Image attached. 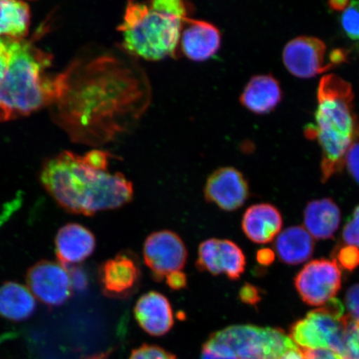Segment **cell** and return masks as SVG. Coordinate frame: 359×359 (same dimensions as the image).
<instances>
[{"mask_svg": "<svg viewBox=\"0 0 359 359\" xmlns=\"http://www.w3.org/2000/svg\"><path fill=\"white\" fill-rule=\"evenodd\" d=\"M257 259L259 264L268 266L273 260V253L271 250L262 249L258 251Z\"/></svg>", "mask_w": 359, "mask_h": 359, "instance_id": "36", "label": "cell"}, {"mask_svg": "<svg viewBox=\"0 0 359 359\" xmlns=\"http://www.w3.org/2000/svg\"><path fill=\"white\" fill-rule=\"evenodd\" d=\"M345 164L354 180L359 184V142L355 143L348 151Z\"/></svg>", "mask_w": 359, "mask_h": 359, "instance_id": "31", "label": "cell"}, {"mask_svg": "<svg viewBox=\"0 0 359 359\" xmlns=\"http://www.w3.org/2000/svg\"><path fill=\"white\" fill-rule=\"evenodd\" d=\"M338 357L339 359H359V323L350 317L342 351Z\"/></svg>", "mask_w": 359, "mask_h": 359, "instance_id": "23", "label": "cell"}, {"mask_svg": "<svg viewBox=\"0 0 359 359\" xmlns=\"http://www.w3.org/2000/svg\"><path fill=\"white\" fill-rule=\"evenodd\" d=\"M341 277L334 260L317 259L304 266L294 284L305 303L322 306L334 299L341 287Z\"/></svg>", "mask_w": 359, "mask_h": 359, "instance_id": "8", "label": "cell"}, {"mask_svg": "<svg viewBox=\"0 0 359 359\" xmlns=\"http://www.w3.org/2000/svg\"><path fill=\"white\" fill-rule=\"evenodd\" d=\"M282 96L279 81L271 74L257 75L247 83L240 101L251 112L262 115L275 110L280 104Z\"/></svg>", "mask_w": 359, "mask_h": 359, "instance_id": "17", "label": "cell"}, {"mask_svg": "<svg viewBox=\"0 0 359 359\" xmlns=\"http://www.w3.org/2000/svg\"><path fill=\"white\" fill-rule=\"evenodd\" d=\"M246 259L243 251L230 240L209 239L200 245L196 267L212 276L224 275L229 280H239L243 275Z\"/></svg>", "mask_w": 359, "mask_h": 359, "instance_id": "11", "label": "cell"}, {"mask_svg": "<svg viewBox=\"0 0 359 359\" xmlns=\"http://www.w3.org/2000/svg\"><path fill=\"white\" fill-rule=\"evenodd\" d=\"M201 359H237L231 350L209 339L201 348Z\"/></svg>", "mask_w": 359, "mask_h": 359, "instance_id": "26", "label": "cell"}, {"mask_svg": "<svg viewBox=\"0 0 359 359\" xmlns=\"http://www.w3.org/2000/svg\"><path fill=\"white\" fill-rule=\"evenodd\" d=\"M26 280L31 293L48 306L65 304L73 290L67 268L49 260H42L31 267Z\"/></svg>", "mask_w": 359, "mask_h": 359, "instance_id": "10", "label": "cell"}, {"mask_svg": "<svg viewBox=\"0 0 359 359\" xmlns=\"http://www.w3.org/2000/svg\"><path fill=\"white\" fill-rule=\"evenodd\" d=\"M313 245V237L306 229L292 226L277 236L275 247L283 262L294 266L311 258Z\"/></svg>", "mask_w": 359, "mask_h": 359, "instance_id": "20", "label": "cell"}, {"mask_svg": "<svg viewBox=\"0 0 359 359\" xmlns=\"http://www.w3.org/2000/svg\"><path fill=\"white\" fill-rule=\"evenodd\" d=\"M35 298L29 289L15 282L0 287V314L12 321H22L34 313Z\"/></svg>", "mask_w": 359, "mask_h": 359, "instance_id": "21", "label": "cell"}, {"mask_svg": "<svg viewBox=\"0 0 359 359\" xmlns=\"http://www.w3.org/2000/svg\"><path fill=\"white\" fill-rule=\"evenodd\" d=\"M316 124L305 136L317 140L322 150L321 181L342 172L350 148L359 139V119L352 85L336 74L324 76L318 84Z\"/></svg>", "mask_w": 359, "mask_h": 359, "instance_id": "3", "label": "cell"}, {"mask_svg": "<svg viewBox=\"0 0 359 359\" xmlns=\"http://www.w3.org/2000/svg\"><path fill=\"white\" fill-rule=\"evenodd\" d=\"M279 359H305L302 348H296L285 352Z\"/></svg>", "mask_w": 359, "mask_h": 359, "instance_id": "37", "label": "cell"}, {"mask_svg": "<svg viewBox=\"0 0 359 359\" xmlns=\"http://www.w3.org/2000/svg\"><path fill=\"white\" fill-rule=\"evenodd\" d=\"M31 11L29 4L16 0H0V39H25L29 34Z\"/></svg>", "mask_w": 359, "mask_h": 359, "instance_id": "22", "label": "cell"}, {"mask_svg": "<svg viewBox=\"0 0 359 359\" xmlns=\"http://www.w3.org/2000/svg\"><path fill=\"white\" fill-rule=\"evenodd\" d=\"M327 47L316 37L300 36L292 39L283 50V62L292 75L299 79H311L334 69L325 64Z\"/></svg>", "mask_w": 359, "mask_h": 359, "instance_id": "12", "label": "cell"}, {"mask_svg": "<svg viewBox=\"0 0 359 359\" xmlns=\"http://www.w3.org/2000/svg\"><path fill=\"white\" fill-rule=\"evenodd\" d=\"M345 299L349 317L359 323V284L352 286L348 290Z\"/></svg>", "mask_w": 359, "mask_h": 359, "instance_id": "30", "label": "cell"}, {"mask_svg": "<svg viewBox=\"0 0 359 359\" xmlns=\"http://www.w3.org/2000/svg\"><path fill=\"white\" fill-rule=\"evenodd\" d=\"M340 219L338 205L330 199L313 201L305 209V228L314 239H331L339 229Z\"/></svg>", "mask_w": 359, "mask_h": 359, "instance_id": "19", "label": "cell"}, {"mask_svg": "<svg viewBox=\"0 0 359 359\" xmlns=\"http://www.w3.org/2000/svg\"><path fill=\"white\" fill-rule=\"evenodd\" d=\"M134 316L142 329L151 336L167 334L174 325L172 305L156 291L141 296L135 305Z\"/></svg>", "mask_w": 359, "mask_h": 359, "instance_id": "15", "label": "cell"}, {"mask_svg": "<svg viewBox=\"0 0 359 359\" xmlns=\"http://www.w3.org/2000/svg\"><path fill=\"white\" fill-rule=\"evenodd\" d=\"M349 1H343V0H339V1H330L327 3V6L334 11H344L349 6Z\"/></svg>", "mask_w": 359, "mask_h": 359, "instance_id": "38", "label": "cell"}, {"mask_svg": "<svg viewBox=\"0 0 359 359\" xmlns=\"http://www.w3.org/2000/svg\"><path fill=\"white\" fill-rule=\"evenodd\" d=\"M305 359H339L338 355L329 349L302 348Z\"/></svg>", "mask_w": 359, "mask_h": 359, "instance_id": "34", "label": "cell"}, {"mask_svg": "<svg viewBox=\"0 0 359 359\" xmlns=\"http://www.w3.org/2000/svg\"><path fill=\"white\" fill-rule=\"evenodd\" d=\"M107 353L103 354H97V355H94L92 357H88L85 359H106Z\"/></svg>", "mask_w": 359, "mask_h": 359, "instance_id": "39", "label": "cell"}, {"mask_svg": "<svg viewBox=\"0 0 359 359\" xmlns=\"http://www.w3.org/2000/svg\"><path fill=\"white\" fill-rule=\"evenodd\" d=\"M69 273L72 287L77 290H83L87 286V277L84 272L80 271V269H74Z\"/></svg>", "mask_w": 359, "mask_h": 359, "instance_id": "35", "label": "cell"}, {"mask_svg": "<svg viewBox=\"0 0 359 359\" xmlns=\"http://www.w3.org/2000/svg\"><path fill=\"white\" fill-rule=\"evenodd\" d=\"M343 240L347 246L359 250V205L354 210L351 218L344 228Z\"/></svg>", "mask_w": 359, "mask_h": 359, "instance_id": "27", "label": "cell"}, {"mask_svg": "<svg viewBox=\"0 0 359 359\" xmlns=\"http://www.w3.org/2000/svg\"><path fill=\"white\" fill-rule=\"evenodd\" d=\"M128 359H177V357L156 345L143 344L134 349Z\"/></svg>", "mask_w": 359, "mask_h": 359, "instance_id": "25", "label": "cell"}, {"mask_svg": "<svg viewBox=\"0 0 359 359\" xmlns=\"http://www.w3.org/2000/svg\"><path fill=\"white\" fill-rule=\"evenodd\" d=\"M107 168L105 151L94 150L80 156L67 151L47 161L40 180L61 208L88 217L122 208L133 198V183Z\"/></svg>", "mask_w": 359, "mask_h": 359, "instance_id": "1", "label": "cell"}, {"mask_svg": "<svg viewBox=\"0 0 359 359\" xmlns=\"http://www.w3.org/2000/svg\"><path fill=\"white\" fill-rule=\"evenodd\" d=\"M11 61L0 84V122L28 116L60 100L69 84L70 71L46 75L52 56L25 39H11Z\"/></svg>", "mask_w": 359, "mask_h": 359, "instance_id": "2", "label": "cell"}, {"mask_svg": "<svg viewBox=\"0 0 359 359\" xmlns=\"http://www.w3.org/2000/svg\"><path fill=\"white\" fill-rule=\"evenodd\" d=\"M143 259L152 278L163 281L170 273L181 271L187 260V250L182 238L170 231L152 233L143 245Z\"/></svg>", "mask_w": 359, "mask_h": 359, "instance_id": "7", "label": "cell"}, {"mask_svg": "<svg viewBox=\"0 0 359 359\" xmlns=\"http://www.w3.org/2000/svg\"><path fill=\"white\" fill-rule=\"evenodd\" d=\"M352 6L359 11V1L351 2Z\"/></svg>", "mask_w": 359, "mask_h": 359, "instance_id": "40", "label": "cell"}, {"mask_svg": "<svg viewBox=\"0 0 359 359\" xmlns=\"http://www.w3.org/2000/svg\"><path fill=\"white\" fill-rule=\"evenodd\" d=\"M55 245L58 262L67 268L88 258L95 250L96 240L88 229L72 223L58 231Z\"/></svg>", "mask_w": 359, "mask_h": 359, "instance_id": "16", "label": "cell"}, {"mask_svg": "<svg viewBox=\"0 0 359 359\" xmlns=\"http://www.w3.org/2000/svg\"><path fill=\"white\" fill-rule=\"evenodd\" d=\"M181 35L182 50L189 60L203 62L210 60L219 51L222 34L214 25L203 20H191L184 24Z\"/></svg>", "mask_w": 359, "mask_h": 359, "instance_id": "14", "label": "cell"}, {"mask_svg": "<svg viewBox=\"0 0 359 359\" xmlns=\"http://www.w3.org/2000/svg\"><path fill=\"white\" fill-rule=\"evenodd\" d=\"M342 302L331 299L324 306L309 312L295 323L290 338L302 348H325L339 355L342 351L349 321Z\"/></svg>", "mask_w": 359, "mask_h": 359, "instance_id": "5", "label": "cell"}, {"mask_svg": "<svg viewBox=\"0 0 359 359\" xmlns=\"http://www.w3.org/2000/svg\"><path fill=\"white\" fill-rule=\"evenodd\" d=\"M165 282H167L169 288L173 290H181L187 288V277L186 273L182 271H177L170 273L165 277Z\"/></svg>", "mask_w": 359, "mask_h": 359, "instance_id": "33", "label": "cell"}, {"mask_svg": "<svg viewBox=\"0 0 359 359\" xmlns=\"http://www.w3.org/2000/svg\"><path fill=\"white\" fill-rule=\"evenodd\" d=\"M338 259L341 266L352 271L359 264V250L352 246L344 247L339 250Z\"/></svg>", "mask_w": 359, "mask_h": 359, "instance_id": "28", "label": "cell"}, {"mask_svg": "<svg viewBox=\"0 0 359 359\" xmlns=\"http://www.w3.org/2000/svg\"><path fill=\"white\" fill-rule=\"evenodd\" d=\"M281 215L269 204L251 205L242 218V230L251 241L266 244L275 239L282 227Z\"/></svg>", "mask_w": 359, "mask_h": 359, "instance_id": "18", "label": "cell"}, {"mask_svg": "<svg viewBox=\"0 0 359 359\" xmlns=\"http://www.w3.org/2000/svg\"><path fill=\"white\" fill-rule=\"evenodd\" d=\"M341 25L348 37L353 40L359 39V11L354 8L351 2L341 15Z\"/></svg>", "mask_w": 359, "mask_h": 359, "instance_id": "24", "label": "cell"}, {"mask_svg": "<svg viewBox=\"0 0 359 359\" xmlns=\"http://www.w3.org/2000/svg\"><path fill=\"white\" fill-rule=\"evenodd\" d=\"M11 61V39H0V84L6 78Z\"/></svg>", "mask_w": 359, "mask_h": 359, "instance_id": "29", "label": "cell"}, {"mask_svg": "<svg viewBox=\"0 0 359 359\" xmlns=\"http://www.w3.org/2000/svg\"><path fill=\"white\" fill-rule=\"evenodd\" d=\"M103 294L111 299H128L136 292L142 280L140 262L130 251L121 252L103 262L98 271Z\"/></svg>", "mask_w": 359, "mask_h": 359, "instance_id": "9", "label": "cell"}, {"mask_svg": "<svg viewBox=\"0 0 359 359\" xmlns=\"http://www.w3.org/2000/svg\"><path fill=\"white\" fill-rule=\"evenodd\" d=\"M239 297L244 304L255 305L260 300L259 290L257 287L246 283L240 290Z\"/></svg>", "mask_w": 359, "mask_h": 359, "instance_id": "32", "label": "cell"}, {"mask_svg": "<svg viewBox=\"0 0 359 359\" xmlns=\"http://www.w3.org/2000/svg\"><path fill=\"white\" fill-rule=\"evenodd\" d=\"M205 200L224 212H234L249 198L248 182L240 170L234 168L215 170L206 181Z\"/></svg>", "mask_w": 359, "mask_h": 359, "instance_id": "13", "label": "cell"}, {"mask_svg": "<svg viewBox=\"0 0 359 359\" xmlns=\"http://www.w3.org/2000/svg\"><path fill=\"white\" fill-rule=\"evenodd\" d=\"M188 18L187 4L181 0L130 1L118 26L123 46L128 53L145 60L172 57Z\"/></svg>", "mask_w": 359, "mask_h": 359, "instance_id": "4", "label": "cell"}, {"mask_svg": "<svg viewBox=\"0 0 359 359\" xmlns=\"http://www.w3.org/2000/svg\"><path fill=\"white\" fill-rule=\"evenodd\" d=\"M209 339L230 348L237 359H279L288 350L298 348L281 330L250 325L224 327Z\"/></svg>", "mask_w": 359, "mask_h": 359, "instance_id": "6", "label": "cell"}]
</instances>
